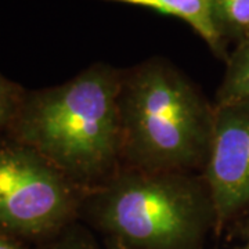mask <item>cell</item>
Wrapping results in <instances>:
<instances>
[{
    "label": "cell",
    "instance_id": "cell-13",
    "mask_svg": "<svg viewBox=\"0 0 249 249\" xmlns=\"http://www.w3.org/2000/svg\"><path fill=\"white\" fill-rule=\"evenodd\" d=\"M238 249H249V237H248V240H247V242H245L242 247H240Z\"/></svg>",
    "mask_w": 249,
    "mask_h": 249
},
{
    "label": "cell",
    "instance_id": "cell-7",
    "mask_svg": "<svg viewBox=\"0 0 249 249\" xmlns=\"http://www.w3.org/2000/svg\"><path fill=\"white\" fill-rule=\"evenodd\" d=\"M226 62L227 68L213 104L249 103V36L237 43Z\"/></svg>",
    "mask_w": 249,
    "mask_h": 249
},
{
    "label": "cell",
    "instance_id": "cell-10",
    "mask_svg": "<svg viewBox=\"0 0 249 249\" xmlns=\"http://www.w3.org/2000/svg\"><path fill=\"white\" fill-rule=\"evenodd\" d=\"M50 249H97V247L83 229L70 227L61 232V237Z\"/></svg>",
    "mask_w": 249,
    "mask_h": 249
},
{
    "label": "cell",
    "instance_id": "cell-6",
    "mask_svg": "<svg viewBox=\"0 0 249 249\" xmlns=\"http://www.w3.org/2000/svg\"><path fill=\"white\" fill-rule=\"evenodd\" d=\"M142 6L158 13L180 18L204 39L216 55L227 60L226 45L214 27L212 17V0H106Z\"/></svg>",
    "mask_w": 249,
    "mask_h": 249
},
{
    "label": "cell",
    "instance_id": "cell-12",
    "mask_svg": "<svg viewBox=\"0 0 249 249\" xmlns=\"http://www.w3.org/2000/svg\"><path fill=\"white\" fill-rule=\"evenodd\" d=\"M109 249H129V248H124V247H122V245H118V244L111 242V244H109Z\"/></svg>",
    "mask_w": 249,
    "mask_h": 249
},
{
    "label": "cell",
    "instance_id": "cell-5",
    "mask_svg": "<svg viewBox=\"0 0 249 249\" xmlns=\"http://www.w3.org/2000/svg\"><path fill=\"white\" fill-rule=\"evenodd\" d=\"M202 176L216 212V232L249 213V103L214 104V126Z\"/></svg>",
    "mask_w": 249,
    "mask_h": 249
},
{
    "label": "cell",
    "instance_id": "cell-3",
    "mask_svg": "<svg viewBox=\"0 0 249 249\" xmlns=\"http://www.w3.org/2000/svg\"><path fill=\"white\" fill-rule=\"evenodd\" d=\"M82 211L111 242L129 249H202L216 230L202 173L121 166L88 191Z\"/></svg>",
    "mask_w": 249,
    "mask_h": 249
},
{
    "label": "cell",
    "instance_id": "cell-11",
    "mask_svg": "<svg viewBox=\"0 0 249 249\" xmlns=\"http://www.w3.org/2000/svg\"><path fill=\"white\" fill-rule=\"evenodd\" d=\"M0 249H28L22 245V242L14 237L0 232Z\"/></svg>",
    "mask_w": 249,
    "mask_h": 249
},
{
    "label": "cell",
    "instance_id": "cell-4",
    "mask_svg": "<svg viewBox=\"0 0 249 249\" xmlns=\"http://www.w3.org/2000/svg\"><path fill=\"white\" fill-rule=\"evenodd\" d=\"M86 194L36 150L9 136L0 142V232L19 241L60 235Z\"/></svg>",
    "mask_w": 249,
    "mask_h": 249
},
{
    "label": "cell",
    "instance_id": "cell-2",
    "mask_svg": "<svg viewBox=\"0 0 249 249\" xmlns=\"http://www.w3.org/2000/svg\"><path fill=\"white\" fill-rule=\"evenodd\" d=\"M121 166L202 173L214 104L169 62L151 58L122 73Z\"/></svg>",
    "mask_w": 249,
    "mask_h": 249
},
{
    "label": "cell",
    "instance_id": "cell-9",
    "mask_svg": "<svg viewBox=\"0 0 249 249\" xmlns=\"http://www.w3.org/2000/svg\"><path fill=\"white\" fill-rule=\"evenodd\" d=\"M25 91L17 83L0 75V130H7L10 124L18 112Z\"/></svg>",
    "mask_w": 249,
    "mask_h": 249
},
{
    "label": "cell",
    "instance_id": "cell-8",
    "mask_svg": "<svg viewBox=\"0 0 249 249\" xmlns=\"http://www.w3.org/2000/svg\"><path fill=\"white\" fill-rule=\"evenodd\" d=\"M212 17L224 45L249 36V0H212Z\"/></svg>",
    "mask_w": 249,
    "mask_h": 249
},
{
    "label": "cell",
    "instance_id": "cell-1",
    "mask_svg": "<svg viewBox=\"0 0 249 249\" xmlns=\"http://www.w3.org/2000/svg\"><path fill=\"white\" fill-rule=\"evenodd\" d=\"M122 73L94 64L72 79L25 91L7 136L34 148L89 191L121 168Z\"/></svg>",
    "mask_w": 249,
    "mask_h": 249
}]
</instances>
